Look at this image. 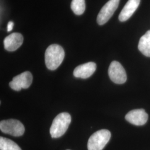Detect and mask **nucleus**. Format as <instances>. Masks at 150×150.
Listing matches in <instances>:
<instances>
[{
  "label": "nucleus",
  "mask_w": 150,
  "mask_h": 150,
  "mask_svg": "<svg viewBox=\"0 0 150 150\" xmlns=\"http://www.w3.org/2000/svg\"><path fill=\"white\" fill-rule=\"evenodd\" d=\"M23 38L20 33H13L8 35L4 41V47L8 51H15L22 45Z\"/></svg>",
  "instance_id": "obj_10"
},
{
  "label": "nucleus",
  "mask_w": 150,
  "mask_h": 150,
  "mask_svg": "<svg viewBox=\"0 0 150 150\" xmlns=\"http://www.w3.org/2000/svg\"><path fill=\"white\" fill-rule=\"evenodd\" d=\"M1 131L7 134L19 137L25 132V127L18 120L10 119L1 121L0 122Z\"/></svg>",
  "instance_id": "obj_4"
},
{
  "label": "nucleus",
  "mask_w": 150,
  "mask_h": 150,
  "mask_svg": "<svg viewBox=\"0 0 150 150\" xmlns=\"http://www.w3.org/2000/svg\"><path fill=\"white\" fill-rule=\"evenodd\" d=\"M96 70V64L93 62H89L76 67L74 71V75L75 77L85 79L93 75Z\"/></svg>",
  "instance_id": "obj_9"
},
{
  "label": "nucleus",
  "mask_w": 150,
  "mask_h": 150,
  "mask_svg": "<svg viewBox=\"0 0 150 150\" xmlns=\"http://www.w3.org/2000/svg\"><path fill=\"white\" fill-rule=\"evenodd\" d=\"M14 26V23L12 21H10L8 24H7V31L10 32L12 30L13 27Z\"/></svg>",
  "instance_id": "obj_15"
},
{
  "label": "nucleus",
  "mask_w": 150,
  "mask_h": 150,
  "mask_svg": "<svg viewBox=\"0 0 150 150\" xmlns=\"http://www.w3.org/2000/svg\"><path fill=\"white\" fill-rule=\"evenodd\" d=\"M108 75L116 84H123L127 80V75L123 66L117 61H112L108 68Z\"/></svg>",
  "instance_id": "obj_6"
},
{
  "label": "nucleus",
  "mask_w": 150,
  "mask_h": 150,
  "mask_svg": "<svg viewBox=\"0 0 150 150\" xmlns=\"http://www.w3.org/2000/svg\"><path fill=\"white\" fill-rule=\"evenodd\" d=\"M138 48L143 54L150 57V30L147 31L140 38Z\"/></svg>",
  "instance_id": "obj_12"
},
{
  "label": "nucleus",
  "mask_w": 150,
  "mask_h": 150,
  "mask_svg": "<svg viewBox=\"0 0 150 150\" xmlns=\"http://www.w3.org/2000/svg\"><path fill=\"white\" fill-rule=\"evenodd\" d=\"M141 0H129L119 15V20L121 22H125L134 14V12L139 6Z\"/></svg>",
  "instance_id": "obj_11"
},
{
  "label": "nucleus",
  "mask_w": 150,
  "mask_h": 150,
  "mask_svg": "<svg viewBox=\"0 0 150 150\" xmlns=\"http://www.w3.org/2000/svg\"><path fill=\"white\" fill-rule=\"evenodd\" d=\"M71 121V117L69 113L62 112L55 118L50 128V134L52 138H59L66 132Z\"/></svg>",
  "instance_id": "obj_2"
},
{
  "label": "nucleus",
  "mask_w": 150,
  "mask_h": 150,
  "mask_svg": "<svg viewBox=\"0 0 150 150\" xmlns=\"http://www.w3.org/2000/svg\"><path fill=\"white\" fill-rule=\"evenodd\" d=\"M111 132L107 129H101L92 134L87 143L88 150H102L110 141Z\"/></svg>",
  "instance_id": "obj_3"
},
{
  "label": "nucleus",
  "mask_w": 150,
  "mask_h": 150,
  "mask_svg": "<svg viewBox=\"0 0 150 150\" xmlns=\"http://www.w3.org/2000/svg\"><path fill=\"white\" fill-rule=\"evenodd\" d=\"M64 51L63 48L57 44L48 46L45 52V64L50 70L57 69L64 59Z\"/></svg>",
  "instance_id": "obj_1"
},
{
  "label": "nucleus",
  "mask_w": 150,
  "mask_h": 150,
  "mask_svg": "<svg viewBox=\"0 0 150 150\" xmlns=\"http://www.w3.org/2000/svg\"><path fill=\"white\" fill-rule=\"evenodd\" d=\"M71 8L74 13L77 15H81L84 13L86 8L85 0H72Z\"/></svg>",
  "instance_id": "obj_14"
},
{
  "label": "nucleus",
  "mask_w": 150,
  "mask_h": 150,
  "mask_svg": "<svg viewBox=\"0 0 150 150\" xmlns=\"http://www.w3.org/2000/svg\"><path fill=\"white\" fill-rule=\"evenodd\" d=\"M148 115L144 109H136L129 111L125 116L126 120L131 124L142 126L147 122Z\"/></svg>",
  "instance_id": "obj_8"
},
{
  "label": "nucleus",
  "mask_w": 150,
  "mask_h": 150,
  "mask_svg": "<svg viewBox=\"0 0 150 150\" xmlns=\"http://www.w3.org/2000/svg\"><path fill=\"white\" fill-rule=\"evenodd\" d=\"M0 150H22L20 147L15 142L5 137H0Z\"/></svg>",
  "instance_id": "obj_13"
},
{
  "label": "nucleus",
  "mask_w": 150,
  "mask_h": 150,
  "mask_svg": "<svg viewBox=\"0 0 150 150\" xmlns=\"http://www.w3.org/2000/svg\"><path fill=\"white\" fill-rule=\"evenodd\" d=\"M119 2L120 0H109L103 6L97 18V22L99 25H104L111 18L117 10Z\"/></svg>",
  "instance_id": "obj_5"
},
{
  "label": "nucleus",
  "mask_w": 150,
  "mask_h": 150,
  "mask_svg": "<svg viewBox=\"0 0 150 150\" xmlns=\"http://www.w3.org/2000/svg\"></svg>",
  "instance_id": "obj_16"
},
{
  "label": "nucleus",
  "mask_w": 150,
  "mask_h": 150,
  "mask_svg": "<svg viewBox=\"0 0 150 150\" xmlns=\"http://www.w3.org/2000/svg\"><path fill=\"white\" fill-rule=\"evenodd\" d=\"M33 81L32 74L26 71L14 77L9 83L10 87L13 90L20 91L21 89H26L31 86Z\"/></svg>",
  "instance_id": "obj_7"
}]
</instances>
